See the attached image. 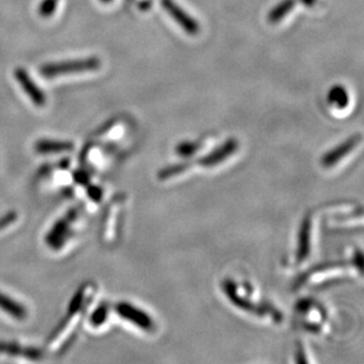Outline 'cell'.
<instances>
[{"label":"cell","instance_id":"obj_4","mask_svg":"<svg viewBox=\"0 0 364 364\" xmlns=\"http://www.w3.org/2000/svg\"><path fill=\"white\" fill-rule=\"evenodd\" d=\"M163 9L171 16L173 21H177V24L188 32L189 35L196 36L200 32V24L196 19H193L188 12L183 10L178 4L173 0H161Z\"/></svg>","mask_w":364,"mask_h":364},{"label":"cell","instance_id":"obj_15","mask_svg":"<svg viewBox=\"0 0 364 364\" xmlns=\"http://www.w3.org/2000/svg\"><path fill=\"white\" fill-rule=\"evenodd\" d=\"M107 314H109L107 306H98V308L93 311L91 317H90V323L92 324L93 326H102V324L107 321Z\"/></svg>","mask_w":364,"mask_h":364},{"label":"cell","instance_id":"obj_8","mask_svg":"<svg viewBox=\"0 0 364 364\" xmlns=\"http://www.w3.org/2000/svg\"><path fill=\"white\" fill-rule=\"evenodd\" d=\"M311 218L306 217L303 222L301 235H299V247L297 250V258L299 262H303L306 257H309L310 249H311Z\"/></svg>","mask_w":364,"mask_h":364},{"label":"cell","instance_id":"obj_14","mask_svg":"<svg viewBox=\"0 0 364 364\" xmlns=\"http://www.w3.org/2000/svg\"><path fill=\"white\" fill-rule=\"evenodd\" d=\"M59 0H41L38 14L41 18H51L58 9Z\"/></svg>","mask_w":364,"mask_h":364},{"label":"cell","instance_id":"obj_18","mask_svg":"<svg viewBox=\"0 0 364 364\" xmlns=\"http://www.w3.org/2000/svg\"><path fill=\"white\" fill-rule=\"evenodd\" d=\"M100 1H102V3H104V4H107V3H111V1H112V0H100Z\"/></svg>","mask_w":364,"mask_h":364},{"label":"cell","instance_id":"obj_16","mask_svg":"<svg viewBox=\"0 0 364 364\" xmlns=\"http://www.w3.org/2000/svg\"><path fill=\"white\" fill-rule=\"evenodd\" d=\"M82 301H84V290H80L70 302L69 314L77 313L82 308Z\"/></svg>","mask_w":364,"mask_h":364},{"label":"cell","instance_id":"obj_2","mask_svg":"<svg viewBox=\"0 0 364 364\" xmlns=\"http://www.w3.org/2000/svg\"><path fill=\"white\" fill-rule=\"evenodd\" d=\"M114 310L123 320L130 322L139 329L144 330V331H151L155 329V323L151 317L149 316L144 310L139 309L131 303H118L114 306Z\"/></svg>","mask_w":364,"mask_h":364},{"label":"cell","instance_id":"obj_11","mask_svg":"<svg viewBox=\"0 0 364 364\" xmlns=\"http://www.w3.org/2000/svg\"><path fill=\"white\" fill-rule=\"evenodd\" d=\"M296 5V0H282L281 3L277 4L268 14V21L270 23H279L283 18L294 10Z\"/></svg>","mask_w":364,"mask_h":364},{"label":"cell","instance_id":"obj_17","mask_svg":"<svg viewBox=\"0 0 364 364\" xmlns=\"http://www.w3.org/2000/svg\"><path fill=\"white\" fill-rule=\"evenodd\" d=\"M301 1H302L306 7L314 6L315 3H316V0H301Z\"/></svg>","mask_w":364,"mask_h":364},{"label":"cell","instance_id":"obj_6","mask_svg":"<svg viewBox=\"0 0 364 364\" xmlns=\"http://www.w3.org/2000/svg\"><path fill=\"white\" fill-rule=\"evenodd\" d=\"M238 150V141L236 139H229L225 141L222 146L215 149L209 152L208 155L204 156L200 159V166L203 168H215L217 165L222 164L231 156H234Z\"/></svg>","mask_w":364,"mask_h":364},{"label":"cell","instance_id":"obj_1","mask_svg":"<svg viewBox=\"0 0 364 364\" xmlns=\"http://www.w3.org/2000/svg\"><path fill=\"white\" fill-rule=\"evenodd\" d=\"M102 65L100 58L86 57V58L71 59L65 62L50 63L41 66V75L46 78L68 76L73 73H87L98 70Z\"/></svg>","mask_w":364,"mask_h":364},{"label":"cell","instance_id":"obj_3","mask_svg":"<svg viewBox=\"0 0 364 364\" xmlns=\"http://www.w3.org/2000/svg\"><path fill=\"white\" fill-rule=\"evenodd\" d=\"M361 134H355L348 138L347 141H344L343 143L337 145L336 148L326 152L322 157V165L324 168H330L343 162L344 159H348L358 149V144H361Z\"/></svg>","mask_w":364,"mask_h":364},{"label":"cell","instance_id":"obj_12","mask_svg":"<svg viewBox=\"0 0 364 364\" xmlns=\"http://www.w3.org/2000/svg\"><path fill=\"white\" fill-rule=\"evenodd\" d=\"M0 351H3V353H9V354H18V353H23L24 356L26 358H32V360H37V358H41V353L38 350H36V349H32V348H25V349H21V348L18 347V344H10V343H0Z\"/></svg>","mask_w":364,"mask_h":364},{"label":"cell","instance_id":"obj_13","mask_svg":"<svg viewBox=\"0 0 364 364\" xmlns=\"http://www.w3.org/2000/svg\"><path fill=\"white\" fill-rule=\"evenodd\" d=\"M68 232V222L66 220H59L55 227L52 228L50 234L48 236V243L51 247H55L57 244L60 243L62 238H64Z\"/></svg>","mask_w":364,"mask_h":364},{"label":"cell","instance_id":"obj_10","mask_svg":"<svg viewBox=\"0 0 364 364\" xmlns=\"http://www.w3.org/2000/svg\"><path fill=\"white\" fill-rule=\"evenodd\" d=\"M328 103L337 109H344L349 105V95L342 85H335L328 93Z\"/></svg>","mask_w":364,"mask_h":364},{"label":"cell","instance_id":"obj_5","mask_svg":"<svg viewBox=\"0 0 364 364\" xmlns=\"http://www.w3.org/2000/svg\"><path fill=\"white\" fill-rule=\"evenodd\" d=\"M14 78L17 80L23 91L26 93V96L31 100L32 103L37 107H44L46 104V96L43 92V90L33 82L26 70L21 68L14 70Z\"/></svg>","mask_w":364,"mask_h":364},{"label":"cell","instance_id":"obj_9","mask_svg":"<svg viewBox=\"0 0 364 364\" xmlns=\"http://www.w3.org/2000/svg\"><path fill=\"white\" fill-rule=\"evenodd\" d=\"M73 150V143L65 141H53V139H41L36 143V151L39 154H58Z\"/></svg>","mask_w":364,"mask_h":364},{"label":"cell","instance_id":"obj_7","mask_svg":"<svg viewBox=\"0 0 364 364\" xmlns=\"http://www.w3.org/2000/svg\"><path fill=\"white\" fill-rule=\"evenodd\" d=\"M0 310L9 314L14 320L23 321L28 316V310L21 303L4 292H0Z\"/></svg>","mask_w":364,"mask_h":364}]
</instances>
